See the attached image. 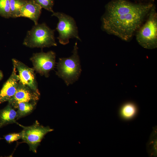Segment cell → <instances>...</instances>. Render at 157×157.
I'll use <instances>...</instances> for the list:
<instances>
[{"mask_svg":"<svg viewBox=\"0 0 157 157\" xmlns=\"http://www.w3.org/2000/svg\"><path fill=\"white\" fill-rule=\"evenodd\" d=\"M42 8L33 0H28L20 10L19 17L28 18L33 21L35 25L37 24Z\"/></svg>","mask_w":157,"mask_h":157,"instance_id":"cell-11","label":"cell"},{"mask_svg":"<svg viewBox=\"0 0 157 157\" xmlns=\"http://www.w3.org/2000/svg\"><path fill=\"white\" fill-rule=\"evenodd\" d=\"M78 49L76 42L74 47L72 55L68 58H59L57 63L56 74L63 79L67 86L77 81L81 73Z\"/></svg>","mask_w":157,"mask_h":157,"instance_id":"cell-4","label":"cell"},{"mask_svg":"<svg viewBox=\"0 0 157 157\" xmlns=\"http://www.w3.org/2000/svg\"><path fill=\"white\" fill-rule=\"evenodd\" d=\"M55 31L44 23L38 24L27 31L23 44L31 48H43L57 46L54 37Z\"/></svg>","mask_w":157,"mask_h":157,"instance_id":"cell-3","label":"cell"},{"mask_svg":"<svg viewBox=\"0 0 157 157\" xmlns=\"http://www.w3.org/2000/svg\"><path fill=\"white\" fill-rule=\"evenodd\" d=\"M4 138L7 142L10 143L21 139L22 133L20 132L18 133H9L4 136Z\"/></svg>","mask_w":157,"mask_h":157,"instance_id":"cell-18","label":"cell"},{"mask_svg":"<svg viewBox=\"0 0 157 157\" xmlns=\"http://www.w3.org/2000/svg\"></svg>","mask_w":157,"mask_h":157,"instance_id":"cell-22","label":"cell"},{"mask_svg":"<svg viewBox=\"0 0 157 157\" xmlns=\"http://www.w3.org/2000/svg\"><path fill=\"white\" fill-rule=\"evenodd\" d=\"M138 43L144 48L157 47V13L154 4L144 22L135 33Z\"/></svg>","mask_w":157,"mask_h":157,"instance_id":"cell-2","label":"cell"},{"mask_svg":"<svg viewBox=\"0 0 157 157\" xmlns=\"http://www.w3.org/2000/svg\"><path fill=\"white\" fill-rule=\"evenodd\" d=\"M154 3H141L129 0H111L101 17L102 29L129 42L146 19Z\"/></svg>","mask_w":157,"mask_h":157,"instance_id":"cell-1","label":"cell"},{"mask_svg":"<svg viewBox=\"0 0 157 157\" xmlns=\"http://www.w3.org/2000/svg\"><path fill=\"white\" fill-rule=\"evenodd\" d=\"M17 111L9 103L0 110V128L10 124H17Z\"/></svg>","mask_w":157,"mask_h":157,"instance_id":"cell-12","label":"cell"},{"mask_svg":"<svg viewBox=\"0 0 157 157\" xmlns=\"http://www.w3.org/2000/svg\"><path fill=\"white\" fill-rule=\"evenodd\" d=\"M35 3L40 6L42 8L51 12H54L53 7L54 0H33Z\"/></svg>","mask_w":157,"mask_h":157,"instance_id":"cell-17","label":"cell"},{"mask_svg":"<svg viewBox=\"0 0 157 157\" xmlns=\"http://www.w3.org/2000/svg\"><path fill=\"white\" fill-rule=\"evenodd\" d=\"M56 57L55 53L51 51L34 53L30 60L34 70L41 75L48 77L49 72L54 68Z\"/></svg>","mask_w":157,"mask_h":157,"instance_id":"cell-7","label":"cell"},{"mask_svg":"<svg viewBox=\"0 0 157 157\" xmlns=\"http://www.w3.org/2000/svg\"><path fill=\"white\" fill-rule=\"evenodd\" d=\"M0 16L6 18L10 17V0H0Z\"/></svg>","mask_w":157,"mask_h":157,"instance_id":"cell-16","label":"cell"},{"mask_svg":"<svg viewBox=\"0 0 157 157\" xmlns=\"http://www.w3.org/2000/svg\"><path fill=\"white\" fill-rule=\"evenodd\" d=\"M136 110L135 105L131 103H127L124 104L121 108V115L125 118H130L134 116Z\"/></svg>","mask_w":157,"mask_h":157,"instance_id":"cell-15","label":"cell"},{"mask_svg":"<svg viewBox=\"0 0 157 157\" xmlns=\"http://www.w3.org/2000/svg\"><path fill=\"white\" fill-rule=\"evenodd\" d=\"M28 0H10V17H19L21 8Z\"/></svg>","mask_w":157,"mask_h":157,"instance_id":"cell-14","label":"cell"},{"mask_svg":"<svg viewBox=\"0 0 157 157\" xmlns=\"http://www.w3.org/2000/svg\"><path fill=\"white\" fill-rule=\"evenodd\" d=\"M135 2L141 3H154L155 0H134Z\"/></svg>","mask_w":157,"mask_h":157,"instance_id":"cell-19","label":"cell"},{"mask_svg":"<svg viewBox=\"0 0 157 157\" xmlns=\"http://www.w3.org/2000/svg\"><path fill=\"white\" fill-rule=\"evenodd\" d=\"M40 96L28 87L19 83L16 93L8 102L12 106L19 102H37Z\"/></svg>","mask_w":157,"mask_h":157,"instance_id":"cell-10","label":"cell"},{"mask_svg":"<svg viewBox=\"0 0 157 157\" xmlns=\"http://www.w3.org/2000/svg\"><path fill=\"white\" fill-rule=\"evenodd\" d=\"M12 60L18 73L19 83L40 95L33 68L29 67L16 59L13 58Z\"/></svg>","mask_w":157,"mask_h":157,"instance_id":"cell-8","label":"cell"},{"mask_svg":"<svg viewBox=\"0 0 157 157\" xmlns=\"http://www.w3.org/2000/svg\"><path fill=\"white\" fill-rule=\"evenodd\" d=\"M51 16L56 17L58 19L56 29L59 33L57 39L60 44L66 45L69 43V40L72 38L81 41L78 35L76 22L72 17L59 12H53Z\"/></svg>","mask_w":157,"mask_h":157,"instance_id":"cell-5","label":"cell"},{"mask_svg":"<svg viewBox=\"0 0 157 157\" xmlns=\"http://www.w3.org/2000/svg\"><path fill=\"white\" fill-rule=\"evenodd\" d=\"M3 77V74L2 72L0 71V81L1 79Z\"/></svg>","mask_w":157,"mask_h":157,"instance_id":"cell-20","label":"cell"},{"mask_svg":"<svg viewBox=\"0 0 157 157\" xmlns=\"http://www.w3.org/2000/svg\"><path fill=\"white\" fill-rule=\"evenodd\" d=\"M37 102H19L12 106L16 111L17 119L26 116L31 113L35 109Z\"/></svg>","mask_w":157,"mask_h":157,"instance_id":"cell-13","label":"cell"},{"mask_svg":"<svg viewBox=\"0 0 157 157\" xmlns=\"http://www.w3.org/2000/svg\"><path fill=\"white\" fill-rule=\"evenodd\" d=\"M17 124L23 129L21 132L23 142L28 145L30 151L35 153H37V148L44 136L53 131L48 126L41 125L37 120L29 126H24L18 123Z\"/></svg>","mask_w":157,"mask_h":157,"instance_id":"cell-6","label":"cell"},{"mask_svg":"<svg viewBox=\"0 0 157 157\" xmlns=\"http://www.w3.org/2000/svg\"><path fill=\"white\" fill-rule=\"evenodd\" d=\"M19 84V78L15 67L13 65L12 73L0 91V104L8 101L14 95Z\"/></svg>","mask_w":157,"mask_h":157,"instance_id":"cell-9","label":"cell"},{"mask_svg":"<svg viewBox=\"0 0 157 157\" xmlns=\"http://www.w3.org/2000/svg\"><path fill=\"white\" fill-rule=\"evenodd\" d=\"M1 139V138L0 137V140Z\"/></svg>","mask_w":157,"mask_h":157,"instance_id":"cell-21","label":"cell"}]
</instances>
